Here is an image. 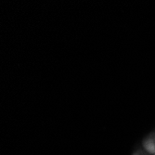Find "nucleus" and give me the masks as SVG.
Here are the masks:
<instances>
[{"instance_id": "7ed1b4c3", "label": "nucleus", "mask_w": 155, "mask_h": 155, "mask_svg": "<svg viewBox=\"0 0 155 155\" xmlns=\"http://www.w3.org/2000/svg\"><path fill=\"white\" fill-rule=\"evenodd\" d=\"M154 155H155V154H154Z\"/></svg>"}, {"instance_id": "f257e3e1", "label": "nucleus", "mask_w": 155, "mask_h": 155, "mask_svg": "<svg viewBox=\"0 0 155 155\" xmlns=\"http://www.w3.org/2000/svg\"><path fill=\"white\" fill-rule=\"evenodd\" d=\"M143 147L149 153L155 154V132L150 134L143 141Z\"/></svg>"}, {"instance_id": "f03ea898", "label": "nucleus", "mask_w": 155, "mask_h": 155, "mask_svg": "<svg viewBox=\"0 0 155 155\" xmlns=\"http://www.w3.org/2000/svg\"><path fill=\"white\" fill-rule=\"evenodd\" d=\"M134 155H145V154H144V153H142V152H140V151H139V152H136V153H135Z\"/></svg>"}]
</instances>
